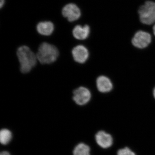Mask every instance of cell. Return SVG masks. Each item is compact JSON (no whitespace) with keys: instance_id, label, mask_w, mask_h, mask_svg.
<instances>
[{"instance_id":"1","label":"cell","mask_w":155,"mask_h":155,"mask_svg":"<svg viewBox=\"0 0 155 155\" xmlns=\"http://www.w3.org/2000/svg\"><path fill=\"white\" fill-rule=\"evenodd\" d=\"M17 55L20 71L23 74L30 72L36 65L38 59L36 54L26 45H22L17 49Z\"/></svg>"},{"instance_id":"2","label":"cell","mask_w":155,"mask_h":155,"mask_svg":"<svg viewBox=\"0 0 155 155\" xmlns=\"http://www.w3.org/2000/svg\"><path fill=\"white\" fill-rule=\"evenodd\" d=\"M38 61L41 64H50L55 62L59 56V51L55 46L47 42L40 45L36 53Z\"/></svg>"},{"instance_id":"3","label":"cell","mask_w":155,"mask_h":155,"mask_svg":"<svg viewBox=\"0 0 155 155\" xmlns=\"http://www.w3.org/2000/svg\"><path fill=\"white\" fill-rule=\"evenodd\" d=\"M138 14L140 21L143 24L152 25L155 23V2L146 1L139 8Z\"/></svg>"},{"instance_id":"4","label":"cell","mask_w":155,"mask_h":155,"mask_svg":"<svg viewBox=\"0 0 155 155\" xmlns=\"http://www.w3.org/2000/svg\"><path fill=\"white\" fill-rule=\"evenodd\" d=\"M91 93L86 87L81 86L75 89L73 91V101L79 106L86 105L91 99Z\"/></svg>"},{"instance_id":"5","label":"cell","mask_w":155,"mask_h":155,"mask_svg":"<svg viewBox=\"0 0 155 155\" xmlns=\"http://www.w3.org/2000/svg\"><path fill=\"white\" fill-rule=\"evenodd\" d=\"M150 34L143 31H138L136 32L132 39V43L135 47L144 48L151 42Z\"/></svg>"},{"instance_id":"6","label":"cell","mask_w":155,"mask_h":155,"mask_svg":"<svg viewBox=\"0 0 155 155\" xmlns=\"http://www.w3.org/2000/svg\"><path fill=\"white\" fill-rule=\"evenodd\" d=\"M62 15L69 22H74L80 18L81 12L76 5L72 3L68 4L62 9Z\"/></svg>"},{"instance_id":"7","label":"cell","mask_w":155,"mask_h":155,"mask_svg":"<svg viewBox=\"0 0 155 155\" xmlns=\"http://www.w3.org/2000/svg\"><path fill=\"white\" fill-rule=\"evenodd\" d=\"M72 54L74 61L80 64L85 63L89 56L88 50L82 45H78L73 48Z\"/></svg>"},{"instance_id":"8","label":"cell","mask_w":155,"mask_h":155,"mask_svg":"<svg viewBox=\"0 0 155 155\" xmlns=\"http://www.w3.org/2000/svg\"><path fill=\"white\" fill-rule=\"evenodd\" d=\"M97 143L103 148H108L112 145L113 143V137L110 134L101 130L95 135Z\"/></svg>"},{"instance_id":"9","label":"cell","mask_w":155,"mask_h":155,"mask_svg":"<svg viewBox=\"0 0 155 155\" xmlns=\"http://www.w3.org/2000/svg\"><path fill=\"white\" fill-rule=\"evenodd\" d=\"M90 33V28L87 25L82 26L77 25L72 30L73 37L78 40H84L89 36Z\"/></svg>"},{"instance_id":"10","label":"cell","mask_w":155,"mask_h":155,"mask_svg":"<svg viewBox=\"0 0 155 155\" xmlns=\"http://www.w3.org/2000/svg\"><path fill=\"white\" fill-rule=\"evenodd\" d=\"M98 90L101 93L109 92L113 89V84L110 80L105 76H100L96 81Z\"/></svg>"},{"instance_id":"11","label":"cell","mask_w":155,"mask_h":155,"mask_svg":"<svg viewBox=\"0 0 155 155\" xmlns=\"http://www.w3.org/2000/svg\"><path fill=\"white\" fill-rule=\"evenodd\" d=\"M38 32L41 35L49 36L52 35L54 29V24L50 21L39 22L36 26Z\"/></svg>"},{"instance_id":"12","label":"cell","mask_w":155,"mask_h":155,"mask_svg":"<svg viewBox=\"0 0 155 155\" xmlns=\"http://www.w3.org/2000/svg\"><path fill=\"white\" fill-rule=\"evenodd\" d=\"M73 155H90V148L84 143L78 144L73 150Z\"/></svg>"},{"instance_id":"13","label":"cell","mask_w":155,"mask_h":155,"mask_svg":"<svg viewBox=\"0 0 155 155\" xmlns=\"http://www.w3.org/2000/svg\"><path fill=\"white\" fill-rule=\"evenodd\" d=\"M12 139L11 131L7 129H3L0 132V141L3 145L8 144Z\"/></svg>"},{"instance_id":"14","label":"cell","mask_w":155,"mask_h":155,"mask_svg":"<svg viewBox=\"0 0 155 155\" xmlns=\"http://www.w3.org/2000/svg\"><path fill=\"white\" fill-rule=\"evenodd\" d=\"M117 155H136L129 148L125 147L118 150Z\"/></svg>"},{"instance_id":"15","label":"cell","mask_w":155,"mask_h":155,"mask_svg":"<svg viewBox=\"0 0 155 155\" xmlns=\"http://www.w3.org/2000/svg\"><path fill=\"white\" fill-rule=\"evenodd\" d=\"M0 155H11L7 151H3L1 153Z\"/></svg>"},{"instance_id":"16","label":"cell","mask_w":155,"mask_h":155,"mask_svg":"<svg viewBox=\"0 0 155 155\" xmlns=\"http://www.w3.org/2000/svg\"><path fill=\"white\" fill-rule=\"evenodd\" d=\"M5 0H1V2H0V6H1V8H2L4 5V4H5Z\"/></svg>"},{"instance_id":"17","label":"cell","mask_w":155,"mask_h":155,"mask_svg":"<svg viewBox=\"0 0 155 155\" xmlns=\"http://www.w3.org/2000/svg\"><path fill=\"white\" fill-rule=\"evenodd\" d=\"M153 32L154 35L155 36V24L154 25V26H153Z\"/></svg>"},{"instance_id":"18","label":"cell","mask_w":155,"mask_h":155,"mask_svg":"<svg viewBox=\"0 0 155 155\" xmlns=\"http://www.w3.org/2000/svg\"><path fill=\"white\" fill-rule=\"evenodd\" d=\"M153 96L155 98V87L153 91Z\"/></svg>"}]
</instances>
